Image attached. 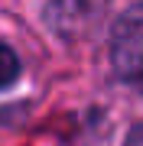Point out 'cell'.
Wrapping results in <instances>:
<instances>
[{
	"label": "cell",
	"mask_w": 143,
	"mask_h": 146,
	"mask_svg": "<svg viewBox=\"0 0 143 146\" xmlns=\"http://www.w3.org/2000/svg\"><path fill=\"white\" fill-rule=\"evenodd\" d=\"M111 62L127 81H143V3L117 20L111 36Z\"/></svg>",
	"instance_id": "obj_1"
},
{
	"label": "cell",
	"mask_w": 143,
	"mask_h": 146,
	"mask_svg": "<svg viewBox=\"0 0 143 146\" xmlns=\"http://www.w3.org/2000/svg\"><path fill=\"white\" fill-rule=\"evenodd\" d=\"M98 10H101V0H52L46 16H49V26L55 33L75 36V33H81L88 23H94Z\"/></svg>",
	"instance_id": "obj_2"
},
{
	"label": "cell",
	"mask_w": 143,
	"mask_h": 146,
	"mask_svg": "<svg viewBox=\"0 0 143 146\" xmlns=\"http://www.w3.org/2000/svg\"><path fill=\"white\" fill-rule=\"evenodd\" d=\"M16 72H20V58H16V52L7 42H0V88H7L13 78H16Z\"/></svg>",
	"instance_id": "obj_3"
},
{
	"label": "cell",
	"mask_w": 143,
	"mask_h": 146,
	"mask_svg": "<svg viewBox=\"0 0 143 146\" xmlns=\"http://www.w3.org/2000/svg\"><path fill=\"white\" fill-rule=\"evenodd\" d=\"M124 146H143V123H137L127 133V143H124Z\"/></svg>",
	"instance_id": "obj_4"
}]
</instances>
